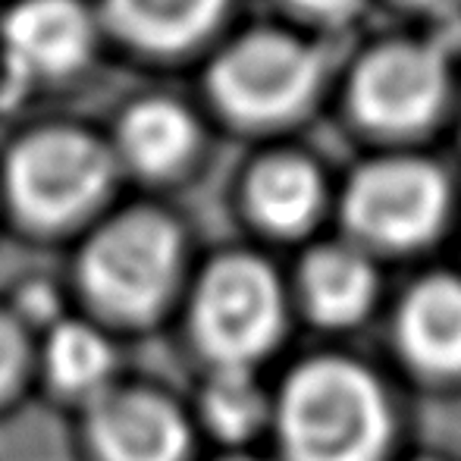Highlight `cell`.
Listing matches in <instances>:
<instances>
[{"instance_id":"cell-1","label":"cell","mask_w":461,"mask_h":461,"mask_svg":"<svg viewBox=\"0 0 461 461\" xmlns=\"http://www.w3.org/2000/svg\"><path fill=\"white\" fill-rule=\"evenodd\" d=\"M279 433L289 461H383L395 418L383 383L365 365L330 355L285 380Z\"/></svg>"},{"instance_id":"cell-2","label":"cell","mask_w":461,"mask_h":461,"mask_svg":"<svg viewBox=\"0 0 461 461\" xmlns=\"http://www.w3.org/2000/svg\"><path fill=\"white\" fill-rule=\"evenodd\" d=\"M321 54L285 32H251L211 69L213 101L245 122H276L298 113L321 79Z\"/></svg>"},{"instance_id":"cell-3","label":"cell","mask_w":461,"mask_h":461,"mask_svg":"<svg viewBox=\"0 0 461 461\" xmlns=\"http://www.w3.org/2000/svg\"><path fill=\"white\" fill-rule=\"evenodd\" d=\"M110 183V154L95 135L48 126L16 141L6 160L13 204L38 223H63L95 204Z\"/></svg>"},{"instance_id":"cell-4","label":"cell","mask_w":461,"mask_h":461,"mask_svg":"<svg viewBox=\"0 0 461 461\" xmlns=\"http://www.w3.org/2000/svg\"><path fill=\"white\" fill-rule=\"evenodd\" d=\"M176 226L154 211L116 217L92 239L82 274L101 304L116 314H148L160 304L176 270Z\"/></svg>"},{"instance_id":"cell-5","label":"cell","mask_w":461,"mask_h":461,"mask_svg":"<svg viewBox=\"0 0 461 461\" xmlns=\"http://www.w3.org/2000/svg\"><path fill=\"white\" fill-rule=\"evenodd\" d=\"M449 188L433 164L389 158L361 167L346 192V220L383 249H414L439 230Z\"/></svg>"},{"instance_id":"cell-6","label":"cell","mask_w":461,"mask_h":461,"mask_svg":"<svg viewBox=\"0 0 461 461\" xmlns=\"http://www.w3.org/2000/svg\"><path fill=\"white\" fill-rule=\"evenodd\" d=\"M283 327V298L270 267L230 255L207 270L198 295V333L223 367H245L264 355Z\"/></svg>"},{"instance_id":"cell-7","label":"cell","mask_w":461,"mask_h":461,"mask_svg":"<svg viewBox=\"0 0 461 461\" xmlns=\"http://www.w3.org/2000/svg\"><path fill=\"white\" fill-rule=\"evenodd\" d=\"M446 92L439 50L414 41H389L370 50L352 79V107L374 129L424 126Z\"/></svg>"},{"instance_id":"cell-8","label":"cell","mask_w":461,"mask_h":461,"mask_svg":"<svg viewBox=\"0 0 461 461\" xmlns=\"http://www.w3.org/2000/svg\"><path fill=\"white\" fill-rule=\"evenodd\" d=\"M4 41L16 73H73L92 54V16L79 0H23L6 13Z\"/></svg>"},{"instance_id":"cell-9","label":"cell","mask_w":461,"mask_h":461,"mask_svg":"<svg viewBox=\"0 0 461 461\" xmlns=\"http://www.w3.org/2000/svg\"><path fill=\"white\" fill-rule=\"evenodd\" d=\"M399 355L424 376H461V276L433 274L405 292L395 314Z\"/></svg>"},{"instance_id":"cell-10","label":"cell","mask_w":461,"mask_h":461,"mask_svg":"<svg viewBox=\"0 0 461 461\" xmlns=\"http://www.w3.org/2000/svg\"><path fill=\"white\" fill-rule=\"evenodd\" d=\"M95 443L107 461H179L185 424L176 408L148 393H126L101 402Z\"/></svg>"},{"instance_id":"cell-11","label":"cell","mask_w":461,"mask_h":461,"mask_svg":"<svg viewBox=\"0 0 461 461\" xmlns=\"http://www.w3.org/2000/svg\"><path fill=\"white\" fill-rule=\"evenodd\" d=\"M374 264L352 245H323L302 264V295L311 317L323 327H352L376 302Z\"/></svg>"},{"instance_id":"cell-12","label":"cell","mask_w":461,"mask_h":461,"mask_svg":"<svg viewBox=\"0 0 461 461\" xmlns=\"http://www.w3.org/2000/svg\"><path fill=\"white\" fill-rule=\"evenodd\" d=\"M323 201L317 167L295 154H274L249 176V207L264 226L298 232L314 220Z\"/></svg>"},{"instance_id":"cell-13","label":"cell","mask_w":461,"mask_h":461,"mask_svg":"<svg viewBox=\"0 0 461 461\" xmlns=\"http://www.w3.org/2000/svg\"><path fill=\"white\" fill-rule=\"evenodd\" d=\"M120 148L139 170L167 173L194 151V122L164 97L139 101L120 122Z\"/></svg>"},{"instance_id":"cell-14","label":"cell","mask_w":461,"mask_h":461,"mask_svg":"<svg viewBox=\"0 0 461 461\" xmlns=\"http://www.w3.org/2000/svg\"><path fill=\"white\" fill-rule=\"evenodd\" d=\"M113 25L145 48H185L217 23L223 0H107Z\"/></svg>"},{"instance_id":"cell-15","label":"cell","mask_w":461,"mask_h":461,"mask_svg":"<svg viewBox=\"0 0 461 461\" xmlns=\"http://www.w3.org/2000/svg\"><path fill=\"white\" fill-rule=\"evenodd\" d=\"M204 408L223 437L242 439L264 420V393L245 367H220L204 393Z\"/></svg>"},{"instance_id":"cell-16","label":"cell","mask_w":461,"mask_h":461,"mask_svg":"<svg viewBox=\"0 0 461 461\" xmlns=\"http://www.w3.org/2000/svg\"><path fill=\"white\" fill-rule=\"evenodd\" d=\"M110 348L95 330L67 323L50 339V374L63 389H92L110 374Z\"/></svg>"},{"instance_id":"cell-17","label":"cell","mask_w":461,"mask_h":461,"mask_svg":"<svg viewBox=\"0 0 461 461\" xmlns=\"http://www.w3.org/2000/svg\"><path fill=\"white\" fill-rule=\"evenodd\" d=\"M19 361H23L19 333L0 317V393L13 383V376H16V370H19Z\"/></svg>"},{"instance_id":"cell-18","label":"cell","mask_w":461,"mask_h":461,"mask_svg":"<svg viewBox=\"0 0 461 461\" xmlns=\"http://www.w3.org/2000/svg\"><path fill=\"white\" fill-rule=\"evenodd\" d=\"M302 10L314 13V16H327V19H339L346 13H352L358 6V0H292Z\"/></svg>"},{"instance_id":"cell-19","label":"cell","mask_w":461,"mask_h":461,"mask_svg":"<svg viewBox=\"0 0 461 461\" xmlns=\"http://www.w3.org/2000/svg\"><path fill=\"white\" fill-rule=\"evenodd\" d=\"M414 461H439V458H414Z\"/></svg>"}]
</instances>
